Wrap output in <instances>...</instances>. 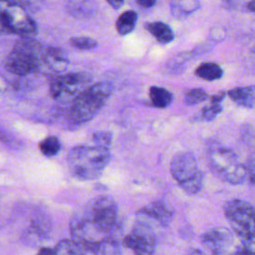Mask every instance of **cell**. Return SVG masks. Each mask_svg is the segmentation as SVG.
Returning a JSON list of instances; mask_svg holds the SVG:
<instances>
[{"mask_svg":"<svg viewBox=\"0 0 255 255\" xmlns=\"http://www.w3.org/2000/svg\"><path fill=\"white\" fill-rule=\"evenodd\" d=\"M118 206L110 196H99L78 210L71 219L73 239L98 254L99 248L117 233Z\"/></svg>","mask_w":255,"mask_h":255,"instance_id":"obj_1","label":"cell"},{"mask_svg":"<svg viewBox=\"0 0 255 255\" xmlns=\"http://www.w3.org/2000/svg\"><path fill=\"white\" fill-rule=\"evenodd\" d=\"M110 158V148L77 145L70 149L67 161L73 176L79 180H93L102 174Z\"/></svg>","mask_w":255,"mask_h":255,"instance_id":"obj_2","label":"cell"},{"mask_svg":"<svg viewBox=\"0 0 255 255\" xmlns=\"http://www.w3.org/2000/svg\"><path fill=\"white\" fill-rule=\"evenodd\" d=\"M112 93L113 85L110 82H99L90 86L72 101L70 118L77 124L91 121L102 110Z\"/></svg>","mask_w":255,"mask_h":255,"instance_id":"obj_3","label":"cell"},{"mask_svg":"<svg viewBox=\"0 0 255 255\" xmlns=\"http://www.w3.org/2000/svg\"><path fill=\"white\" fill-rule=\"evenodd\" d=\"M45 48L32 38L18 40L8 56L4 66L6 70L17 76H26L36 71L44 63Z\"/></svg>","mask_w":255,"mask_h":255,"instance_id":"obj_4","label":"cell"},{"mask_svg":"<svg viewBox=\"0 0 255 255\" xmlns=\"http://www.w3.org/2000/svg\"><path fill=\"white\" fill-rule=\"evenodd\" d=\"M224 214L240 244L255 253V209L242 199H232L224 206Z\"/></svg>","mask_w":255,"mask_h":255,"instance_id":"obj_5","label":"cell"},{"mask_svg":"<svg viewBox=\"0 0 255 255\" xmlns=\"http://www.w3.org/2000/svg\"><path fill=\"white\" fill-rule=\"evenodd\" d=\"M208 160L212 170L224 181L240 184L247 178L246 165L240 162L236 153L219 143H212L208 149Z\"/></svg>","mask_w":255,"mask_h":255,"instance_id":"obj_6","label":"cell"},{"mask_svg":"<svg viewBox=\"0 0 255 255\" xmlns=\"http://www.w3.org/2000/svg\"><path fill=\"white\" fill-rule=\"evenodd\" d=\"M170 173L187 194L193 195L201 190L203 173L193 153L189 151L176 153L170 161Z\"/></svg>","mask_w":255,"mask_h":255,"instance_id":"obj_7","label":"cell"},{"mask_svg":"<svg viewBox=\"0 0 255 255\" xmlns=\"http://www.w3.org/2000/svg\"><path fill=\"white\" fill-rule=\"evenodd\" d=\"M91 75L84 72L66 73L54 78L50 83V96L58 102L73 101L84 90L89 88Z\"/></svg>","mask_w":255,"mask_h":255,"instance_id":"obj_8","label":"cell"},{"mask_svg":"<svg viewBox=\"0 0 255 255\" xmlns=\"http://www.w3.org/2000/svg\"><path fill=\"white\" fill-rule=\"evenodd\" d=\"M0 20L3 32L18 34L23 38H31L37 34L36 22L27 16L24 8L17 3H7V6L1 10Z\"/></svg>","mask_w":255,"mask_h":255,"instance_id":"obj_9","label":"cell"},{"mask_svg":"<svg viewBox=\"0 0 255 255\" xmlns=\"http://www.w3.org/2000/svg\"><path fill=\"white\" fill-rule=\"evenodd\" d=\"M123 245L134 255H154L156 237L152 226L137 219L129 233L124 237Z\"/></svg>","mask_w":255,"mask_h":255,"instance_id":"obj_10","label":"cell"},{"mask_svg":"<svg viewBox=\"0 0 255 255\" xmlns=\"http://www.w3.org/2000/svg\"><path fill=\"white\" fill-rule=\"evenodd\" d=\"M202 244L212 255H224L235 247L233 233L225 227H213L201 236Z\"/></svg>","mask_w":255,"mask_h":255,"instance_id":"obj_11","label":"cell"},{"mask_svg":"<svg viewBox=\"0 0 255 255\" xmlns=\"http://www.w3.org/2000/svg\"><path fill=\"white\" fill-rule=\"evenodd\" d=\"M173 212L162 201H153L136 212L138 220L144 221L151 225L154 223L158 226H167L172 219ZM152 226V225H151Z\"/></svg>","mask_w":255,"mask_h":255,"instance_id":"obj_12","label":"cell"},{"mask_svg":"<svg viewBox=\"0 0 255 255\" xmlns=\"http://www.w3.org/2000/svg\"><path fill=\"white\" fill-rule=\"evenodd\" d=\"M44 63L54 72L62 73L68 69L69 58L67 53L58 47H47L44 53Z\"/></svg>","mask_w":255,"mask_h":255,"instance_id":"obj_13","label":"cell"},{"mask_svg":"<svg viewBox=\"0 0 255 255\" xmlns=\"http://www.w3.org/2000/svg\"><path fill=\"white\" fill-rule=\"evenodd\" d=\"M228 97L238 106L253 108L255 106V86L237 87L227 92Z\"/></svg>","mask_w":255,"mask_h":255,"instance_id":"obj_14","label":"cell"},{"mask_svg":"<svg viewBox=\"0 0 255 255\" xmlns=\"http://www.w3.org/2000/svg\"><path fill=\"white\" fill-rule=\"evenodd\" d=\"M55 251L56 255H97V253L86 248L74 239H63L59 241Z\"/></svg>","mask_w":255,"mask_h":255,"instance_id":"obj_15","label":"cell"},{"mask_svg":"<svg viewBox=\"0 0 255 255\" xmlns=\"http://www.w3.org/2000/svg\"><path fill=\"white\" fill-rule=\"evenodd\" d=\"M145 29L156 39L160 44L170 43L174 39L172 29L165 23L155 21L145 24Z\"/></svg>","mask_w":255,"mask_h":255,"instance_id":"obj_16","label":"cell"},{"mask_svg":"<svg viewBox=\"0 0 255 255\" xmlns=\"http://www.w3.org/2000/svg\"><path fill=\"white\" fill-rule=\"evenodd\" d=\"M137 21V14L133 10H127L122 13L116 21V29L122 36L128 35L134 29Z\"/></svg>","mask_w":255,"mask_h":255,"instance_id":"obj_17","label":"cell"},{"mask_svg":"<svg viewBox=\"0 0 255 255\" xmlns=\"http://www.w3.org/2000/svg\"><path fill=\"white\" fill-rule=\"evenodd\" d=\"M148 95H149V99L151 101L152 106L160 109H163L169 106L173 99L172 94L168 90L158 86H151L149 88Z\"/></svg>","mask_w":255,"mask_h":255,"instance_id":"obj_18","label":"cell"},{"mask_svg":"<svg viewBox=\"0 0 255 255\" xmlns=\"http://www.w3.org/2000/svg\"><path fill=\"white\" fill-rule=\"evenodd\" d=\"M195 75L205 81H215L223 76V70L216 63L204 62L195 69Z\"/></svg>","mask_w":255,"mask_h":255,"instance_id":"obj_19","label":"cell"},{"mask_svg":"<svg viewBox=\"0 0 255 255\" xmlns=\"http://www.w3.org/2000/svg\"><path fill=\"white\" fill-rule=\"evenodd\" d=\"M198 1H171L170 10L174 17L179 18L184 15L191 14L199 8Z\"/></svg>","mask_w":255,"mask_h":255,"instance_id":"obj_20","label":"cell"},{"mask_svg":"<svg viewBox=\"0 0 255 255\" xmlns=\"http://www.w3.org/2000/svg\"><path fill=\"white\" fill-rule=\"evenodd\" d=\"M39 148L45 156L52 157L60 151L61 143H60V140L58 137H56L54 135H50L40 141Z\"/></svg>","mask_w":255,"mask_h":255,"instance_id":"obj_21","label":"cell"},{"mask_svg":"<svg viewBox=\"0 0 255 255\" xmlns=\"http://www.w3.org/2000/svg\"><path fill=\"white\" fill-rule=\"evenodd\" d=\"M208 98V94L200 88H196V89H191L189 90L185 96H184V102L186 105H196L199 104L201 102H204L205 100H207Z\"/></svg>","mask_w":255,"mask_h":255,"instance_id":"obj_22","label":"cell"},{"mask_svg":"<svg viewBox=\"0 0 255 255\" xmlns=\"http://www.w3.org/2000/svg\"><path fill=\"white\" fill-rule=\"evenodd\" d=\"M70 44L79 50H92L98 46V41L91 37H73L70 39Z\"/></svg>","mask_w":255,"mask_h":255,"instance_id":"obj_23","label":"cell"},{"mask_svg":"<svg viewBox=\"0 0 255 255\" xmlns=\"http://www.w3.org/2000/svg\"><path fill=\"white\" fill-rule=\"evenodd\" d=\"M222 111V106L221 104H214V103H210V105L205 106L200 113L201 119H203L204 121H212L214 120Z\"/></svg>","mask_w":255,"mask_h":255,"instance_id":"obj_24","label":"cell"},{"mask_svg":"<svg viewBox=\"0 0 255 255\" xmlns=\"http://www.w3.org/2000/svg\"><path fill=\"white\" fill-rule=\"evenodd\" d=\"M113 135L109 131H97L93 134V140L95 142V145L110 148V145L112 143Z\"/></svg>","mask_w":255,"mask_h":255,"instance_id":"obj_25","label":"cell"},{"mask_svg":"<svg viewBox=\"0 0 255 255\" xmlns=\"http://www.w3.org/2000/svg\"><path fill=\"white\" fill-rule=\"evenodd\" d=\"M225 255H255V253L246 249L241 244H239V245H236L230 252H228Z\"/></svg>","mask_w":255,"mask_h":255,"instance_id":"obj_26","label":"cell"},{"mask_svg":"<svg viewBox=\"0 0 255 255\" xmlns=\"http://www.w3.org/2000/svg\"><path fill=\"white\" fill-rule=\"evenodd\" d=\"M225 93L224 92H219L213 96H211L210 98V103H214V104H220L222 102V100L225 98Z\"/></svg>","mask_w":255,"mask_h":255,"instance_id":"obj_27","label":"cell"},{"mask_svg":"<svg viewBox=\"0 0 255 255\" xmlns=\"http://www.w3.org/2000/svg\"><path fill=\"white\" fill-rule=\"evenodd\" d=\"M36 255H56V251L50 247H42Z\"/></svg>","mask_w":255,"mask_h":255,"instance_id":"obj_28","label":"cell"},{"mask_svg":"<svg viewBox=\"0 0 255 255\" xmlns=\"http://www.w3.org/2000/svg\"><path fill=\"white\" fill-rule=\"evenodd\" d=\"M136 4L143 8H149L155 4L154 0H137Z\"/></svg>","mask_w":255,"mask_h":255,"instance_id":"obj_29","label":"cell"},{"mask_svg":"<svg viewBox=\"0 0 255 255\" xmlns=\"http://www.w3.org/2000/svg\"><path fill=\"white\" fill-rule=\"evenodd\" d=\"M111 6H113L115 9H118V8H120L123 4H124V1H115V0H108L107 1Z\"/></svg>","mask_w":255,"mask_h":255,"instance_id":"obj_30","label":"cell"},{"mask_svg":"<svg viewBox=\"0 0 255 255\" xmlns=\"http://www.w3.org/2000/svg\"><path fill=\"white\" fill-rule=\"evenodd\" d=\"M187 255H205V254L198 249H194V250H191L190 252H188Z\"/></svg>","mask_w":255,"mask_h":255,"instance_id":"obj_31","label":"cell"},{"mask_svg":"<svg viewBox=\"0 0 255 255\" xmlns=\"http://www.w3.org/2000/svg\"><path fill=\"white\" fill-rule=\"evenodd\" d=\"M247 8H248V10H250L251 12H255V1L248 2V4H247Z\"/></svg>","mask_w":255,"mask_h":255,"instance_id":"obj_32","label":"cell"},{"mask_svg":"<svg viewBox=\"0 0 255 255\" xmlns=\"http://www.w3.org/2000/svg\"><path fill=\"white\" fill-rule=\"evenodd\" d=\"M252 54H253V56L255 57V45H254V47H253V49H252Z\"/></svg>","mask_w":255,"mask_h":255,"instance_id":"obj_33","label":"cell"},{"mask_svg":"<svg viewBox=\"0 0 255 255\" xmlns=\"http://www.w3.org/2000/svg\"><path fill=\"white\" fill-rule=\"evenodd\" d=\"M252 159H253V160H254V161H255V157H253V158H252Z\"/></svg>","mask_w":255,"mask_h":255,"instance_id":"obj_34","label":"cell"}]
</instances>
